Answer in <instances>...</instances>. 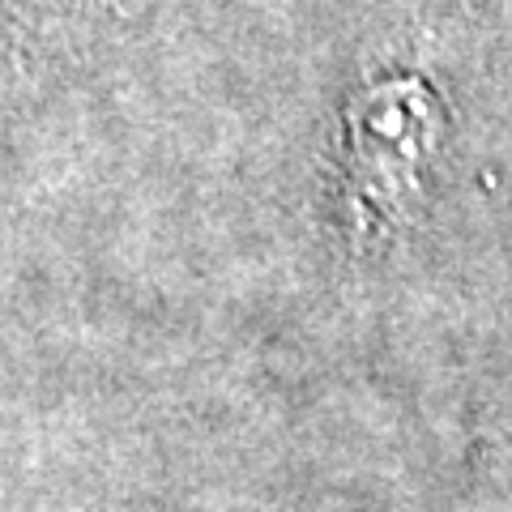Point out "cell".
Segmentation results:
<instances>
[{"mask_svg":"<svg viewBox=\"0 0 512 512\" xmlns=\"http://www.w3.org/2000/svg\"><path fill=\"white\" fill-rule=\"evenodd\" d=\"M440 141V107L423 82H384L346 111L350 201L389 222L419 197V180Z\"/></svg>","mask_w":512,"mask_h":512,"instance_id":"6da1fadb","label":"cell"}]
</instances>
